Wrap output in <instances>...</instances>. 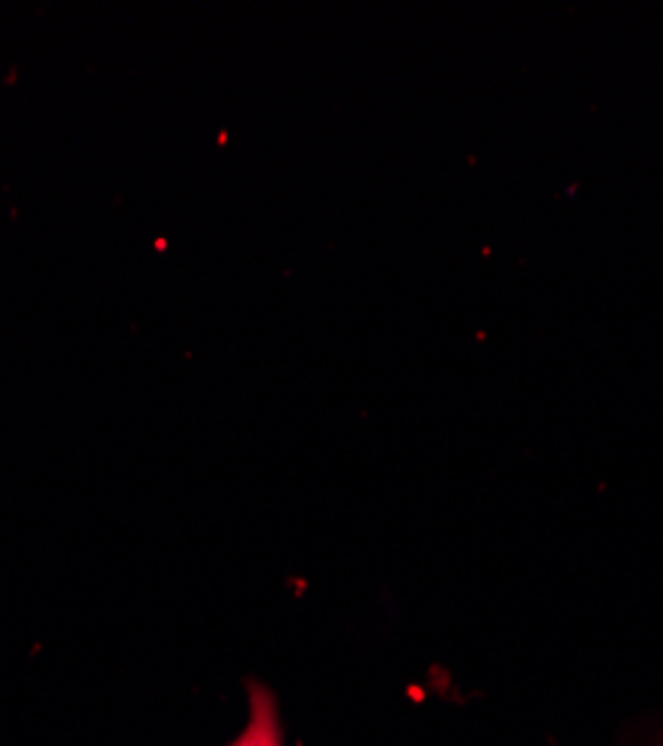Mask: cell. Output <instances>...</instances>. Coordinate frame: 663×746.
Instances as JSON below:
<instances>
[{"label":"cell","instance_id":"cell-1","mask_svg":"<svg viewBox=\"0 0 663 746\" xmlns=\"http://www.w3.org/2000/svg\"><path fill=\"white\" fill-rule=\"evenodd\" d=\"M248 702H251L248 726L242 729V735L236 741H230L227 746H284L275 696L263 684L251 681L248 684Z\"/></svg>","mask_w":663,"mask_h":746}]
</instances>
